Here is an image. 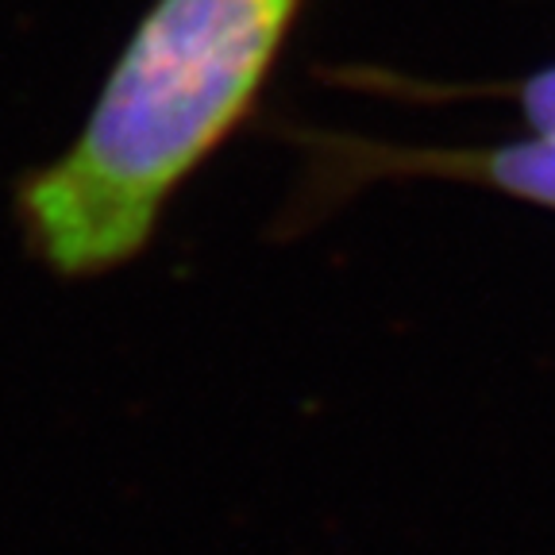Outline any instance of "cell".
<instances>
[{
  "instance_id": "cell-3",
  "label": "cell",
  "mask_w": 555,
  "mask_h": 555,
  "mask_svg": "<svg viewBox=\"0 0 555 555\" xmlns=\"http://www.w3.org/2000/svg\"><path fill=\"white\" fill-rule=\"evenodd\" d=\"M520 108L544 139H555V66L520 86Z\"/></svg>"
},
{
  "instance_id": "cell-1",
  "label": "cell",
  "mask_w": 555,
  "mask_h": 555,
  "mask_svg": "<svg viewBox=\"0 0 555 555\" xmlns=\"http://www.w3.org/2000/svg\"><path fill=\"white\" fill-rule=\"evenodd\" d=\"M305 0H155L66 151L12 197L24 247L66 282L104 278L155 240L259 96Z\"/></svg>"
},
{
  "instance_id": "cell-2",
  "label": "cell",
  "mask_w": 555,
  "mask_h": 555,
  "mask_svg": "<svg viewBox=\"0 0 555 555\" xmlns=\"http://www.w3.org/2000/svg\"><path fill=\"white\" fill-rule=\"evenodd\" d=\"M460 170L478 173L505 193L555 208V139H529V143L467 155L460 158Z\"/></svg>"
}]
</instances>
